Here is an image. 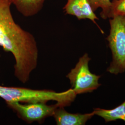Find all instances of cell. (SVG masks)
Wrapping results in <instances>:
<instances>
[{
    "mask_svg": "<svg viewBox=\"0 0 125 125\" xmlns=\"http://www.w3.org/2000/svg\"><path fill=\"white\" fill-rule=\"evenodd\" d=\"M117 15L125 16V0H113L111 1L107 19L113 18Z\"/></svg>",
    "mask_w": 125,
    "mask_h": 125,
    "instance_id": "cell-10",
    "label": "cell"
},
{
    "mask_svg": "<svg viewBox=\"0 0 125 125\" xmlns=\"http://www.w3.org/2000/svg\"><path fill=\"white\" fill-rule=\"evenodd\" d=\"M7 104L16 112L21 118L29 123L34 121L42 122L46 117L52 116L55 110L59 107L57 103L48 105L46 103L41 102L22 104L20 102H13L7 103Z\"/></svg>",
    "mask_w": 125,
    "mask_h": 125,
    "instance_id": "cell-4",
    "label": "cell"
},
{
    "mask_svg": "<svg viewBox=\"0 0 125 125\" xmlns=\"http://www.w3.org/2000/svg\"><path fill=\"white\" fill-rule=\"evenodd\" d=\"M9 0H0V46L13 55L14 75L23 83L36 69L38 49L35 39L14 21Z\"/></svg>",
    "mask_w": 125,
    "mask_h": 125,
    "instance_id": "cell-1",
    "label": "cell"
},
{
    "mask_svg": "<svg viewBox=\"0 0 125 125\" xmlns=\"http://www.w3.org/2000/svg\"><path fill=\"white\" fill-rule=\"evenodd\" d=\"M94 115L93 112L84 114H72L66 111L64 107H57L52 116L58 125H84Z\"/></svg>",
    "mask_w": 125,
    "mask_h": 125,
    "instance_id": "cell-6",
    "label": "cell"
},
{
    "mask_svg": "<svg viewBox=\"0 0 125 125\" xmlns=\"http://www.w3.org/2000/svg\"><path fill=\"white\" fill-rule=\"evenodd\" d=\"M3 86H0V96H1V94L3 92Z\"/></svg>",
    "mask_w": 125,
    "mask_h": 125,
    "instance_id": "cell-11",
    "label": "cell"
},
{
    "mask_svg": "<svg viewBox=\"0 0 125 125\" xmlns=\"http://www.w3.org/2000/svg\"><path fill=\"white\" fill-rule=\"evenodd\" d=\"M94 115L100 116L106 122L117 120H123L125 122V101L119 106L112 109H105L100 108H94Z\"/></svg>",
    "mask_w": 125,
    "mask_h": 125,
    "instance_id": "cell-8",
    "label": "cell"
},
{
    "mask_svg": "<svg viewBox=\"0 0 125 125\" xmlns=\"http://www.w3.org/2000/svg\"><path fill=\"white\" fill-rule=\"evenodd\" d=\"M91 9L94 12L98 8L102 10L100 13L101 18L107 19V15L111 5V0H89Z\"/></svg>",
    "mask_w": 125,
    "mask_h": 125,
    "instance_id": "cell-9",
    "label": "cell"
},
{
    "mask_svg": "<svg viewBox=\"0 0 125 125\" xmlns=\"http://www.w3.org/2000/svg\"><path fill=\"white\" fill-rule=\"evenodd\" d=\"M63 9L66 14L74 16L79 20L89 19L98 26L96 20L98 18L91 9L89 0H67ZM99 28L103 33L102 30Z\"/></svg>",
    "mask_w": 125,
    "mask_h": 125,
    "instance_id": "cell-5",
    "label": "cell"
},
{
    "mask_svg": "<svg viewBox=\"0 0 125 125\" xmlns=\"http://www.w3.org/2000/svg\"><path fill=\"white\" fill-rule=\"evenodd\" d=\"M90 60L89 55L84 54L66 76L70 81L71 88L76 94L92 92L101 85L99 83L101 76L93 74L89 70Z\"/></svg>",
    "mask_w": 125,
    "mask_h": 125,
    "instance_id": "cell-3",
    "label": "cell"
},
{
    "mask_svg": "<svg viewBox=\"0 0 125 125\" xmlns=\"http://www.w3.org/2000/svg\"><path fill=\"white\" fill-rule=\"evenodd\" d=\"M109 24L110 32L106 40L112 52V61L107 71L118 75L125 72V16L110 18Z\"/></svg>",
    "mask_w": 125,
    "mask_h": 125,
    "instance_id": "cell-2",
    "label": "cell"
},
{
    "mask_svg": "<svg viewBox=\"0 0 125 125\" xmlns=\"http://www.w3.org/2000/svg\"><path fill=\"white\" fill-rule=\"evenodd\" d=\"M25 17L36 15L42 9L45 0H9Z\"/></svg>",
    "mask_w": 125,
    "mask_h": 125,
    "instance_id": "cell-7",
    "label": "cell"
}]
</instances>
